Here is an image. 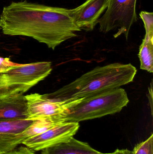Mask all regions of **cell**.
<instances>
[{"instance_id":"1","label":"cell","mask_w":153,"mask_h":154,"mask_svg":"<svg viewBox=\"0 0 153 154\" xmlns=\"http://www.w3.org/2000/svg\"><path fill=\"white\" fill-rule=\"evenodd\" d=\"M0 27L5 35L30 37L53 50L81 31L75 24L69 9L26 0L4 7Z\"/></svg>"},{"instance_id":"2","label":"cell","mask_w":153,"mask_h":154,"mask_svg":"<svg viewBox=\"0 0 153 154\" xmlns=\"http://www.w3.org/2000/svg\"><path fill=\"white\" fill-rule=\"evenodd\" d=\"M137 72L131 64L116 63L97 67L56 91L45 95L55 100L83 98L128 84L134 80Z\"/></svg>"},{"instance_id":"3","label":"cell","mask_w":153,"mask_h":154,"mask_svg":"<svg viewBox=\"0 0 153 154\" xmlns=\"http://www.w3.org/2000/svg\"><path fill=\"white\" fill-rule=\"evenodd\" d=\"M127 92L121 88L112 89L83 98L70 109L64 116L65 122H79L102 117L120 112L127 105Z\"/></svg>"},{"instance_id":"4","label":"cell","mask_w":153,"mask_h":154,"mask_svg":"<svg viewBox=\"0 0 153 154\" xmlns=\"http://www.w3.org/2000/svg\"><path fill=\"white\" fill-rule=\"evenodd\" d=\"M137 0H108L106 12L98 20L101 32L106 33L117 30V38L124 34L127 39L131 27L137 20Z\"/></svg>"},{"instance_id":"5","label":"cell","mask_w":153,"mask_h":154,"mask_svg":"<svg viewBox=\"0 0 153 154\" xmlns=\"http://www.w3.org/2000/svg\"><path fill=\"white\" fill-rule=\"evenodd\" d=\"M52 70L51 62L42 61L21 64L2 73L8 87L23 94L46 78Z\"/></svg>"},{"instance_id":"6","label":"cell","mask_w":153,"mask_h":154,"mask_svg":"<svg viewBox=\"0 0 153 154\" xmlns=\"http://www.w3.org/2000/svg\"><path fill=\"white\" fill-rule=\"evenodd\" d=\"M27 103V119L37 120L42 118L66 115L70 108L83 98L59 100L48 98L45 94L34 93L25 96Z\"/></svg>"},{"instance_id":"7","label":"cell","mask_w":153,"mask_h":154,"mask_svg":"<svg viewBox=\"0 0 153 154\" xmlns=\"http://www.w3.org/2000/svg\"><path fill=\"white\" fill-rule=\"evenodd\" d=\"M80 128L79 123L67 122L61 123L40 134L24 140V145L33 151L43 149L63 142L73 137Z\"/></svg>"},{"instance_id":"8","label":"cell","mask_w":153,"mask_h":154,"mask_svg":"<svg viewBox=\"0 0 153 154\" xmlns=\"http://www.w3.org/2000/svg\"><path fill=\"white\" fill-rule=\"evenodd\" d=\"M108 0H86L83 4L70 10L75 24L81 30L91 31L107 7Z\"/></svg>"},{"instance_id":"9","label":"cell","mask_w":153,"mask_h":154,"mask_svg":"<svg viewBox=\"0 0 153 154\" xmlns=\"http://www.w3.org/2000/svg\"><path fill=\"white\" fill-rule=\"evenodd\" d=\"M34 121L27 119L0 120V154L12 151L21 144L19 134Z\"/></svg>"},{"instance_id":"10","label":"cell","mask_w":153,"mask_h":154,"mask_svg":"<svg viewBox=\"0 0 153 154\" xmlns=\"http://www.w3.org/2000/svg\"><path fill=\"white\" fill-rule=\"evenodd\" d=\"M27 109L23 95L0 98V120L27 119Z\"/></svg>"},{"instance_id":"11","label":"cell","mask_w":153,"mask_h":154,"mask_svg":"<svg viewBox=\"0 0 153 154\" xmlns=\"http://www.w3.org/2000/svg\"><path fill=\"white\" fill-rule=\"evenodd\" d=\"M41 154H109L103 153L89 144L72 137L66 141L41 150Z\"/></svg>"},{"instance_id":"12","label":"cell","mask_w":153,"mask_h":154,"mask_svg":"<svg viewBox=\"0 0 153 154\" xmlns=\"http://www.w3.org/2000/svg\"><path fill=\"white\" fill-rule=\"evenodd\" d=\"M146 35L139 48L138 57L140 68L150 73L153 72V20L146 18L143 21Z\"/></svg>"},{"instance_id":"13","label":"cell","mask_w":153,"mask_h":154,"mask_svg":"<svg viewBox=\"0 0 153 154\" xmlns=\"http://www.w3.org/2000/svg\"><path fill=\"white\" fill-rule=\"evenodd\" d=\"M63 119V115H59L34 120L30 126L20 134L22 142V143L28 138L40 134L57 125L64 123Z\"/></svg>"},{"instance_id":"14","label":"cell","mask_w":153,"mask_h":154,"mask_svg":"<svg viewBox=\"0 0 153 154\" xmlns=\"http://www.w3.org/2000/svg\"><path fill=\"white\" fill-rule=\"evenodd\" d=\"M132 154H153V134L145 141L137 145Z\"/></svg>"},{"instance_id":"15","label":"cell","mask_w":153,"mask_h":154,"mask_svg":"<svg viewBox=\"0 0 153 154\" xmlns=\"http://www.w3.org/2000/svg\"><path fill=\"white\" fill-rule=\"evenodd\" d=\"M21 95L23 94H21L15 90L9 88L5 84L4 81L2 73L0 72V98Z\"/></svg>"},{"instance_id":"16","label":"cell","mask_w":153,"mask_h":154,"mask_svg":"<svg viewBox=\"0 0 153 154\" xmlns=\"http://www.w3.org/2000/svg\"><path fill=\"white\" fill-rule=\"evenodd\" d=\"M20 65L21 64L12 62L8 58H3L0 57V72L1 73L5 72L14 67Z\"/></svg>"},{"instance_id":"17","label":"cell","mask_w":153,"mask_h":154,"mask_svg":"<svg viewBox=\"0 0 153 154\" xmlns=\"http://www.w3.org/2000/svg\"><path fill=\"white\" fill-rule=\"evenodd\" d=\"M1 154H35L32 150L27 146H20L12 151Z\"/></svg>"},{"instance_id":"18","label":"cell","mask_w":153,"mask_h":154,"mask_svg":"<svg viewBox=\"0 0 153 154\" xmlns=\"http://www.w3.org/2000/svg\"><path fill=\"white\" fill-rule=\"evenodd\" d=\"M109 154H132V151L128 149H117L113 152Z\"/></svg>"},{"instance_id":"19","label":"cell","mask_w":153,"mask_h":154,"mask_svg":"<svg viewBox=\"0 0 153 154\" xmlns=\"http://www.w3.org/2000/svg\"></svg>"}]
</instances>
